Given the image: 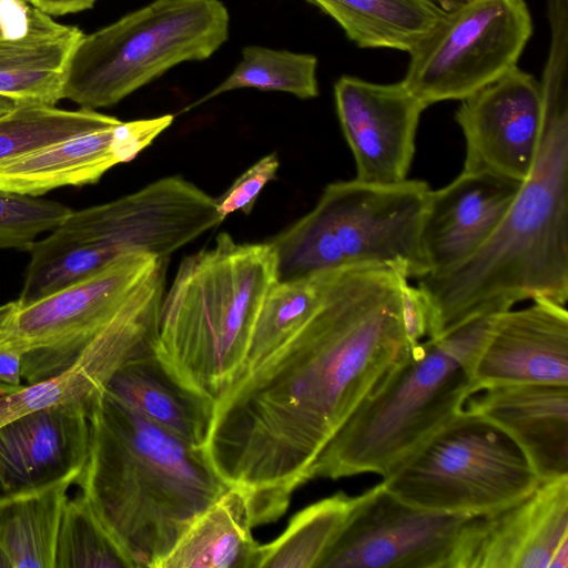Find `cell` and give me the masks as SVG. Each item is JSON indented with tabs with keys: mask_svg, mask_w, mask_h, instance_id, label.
I'll return each mask as SVG.
<instances>
[{
	"mask_svg": "<svg viewBox=\"0 0 568 568\" xmlns=\"http://www.w3.org/2000/svg\"><path fill=\"white\" fill-rule=\"evenodd\" d=\"M316 276L311 316L214 402L202 447L219 476L246 493L254 527L286 511L326 443L412 347L404 273L371 265Z\"/></svg>",
	"mask_w": 568,
	"mask_h": 568,
	"instance_id": "obj_1",
	"label": "cell"
},
{
	"mask_svg": "<svg viewBox=\"0 0 568 568\" xmlns=\"http://www.w3.org/2000/svg\"><path fill=\"white\" fill-rule=\"evenodd\" d=\"M542 126L536 159L499 225L457 266L418 278L429 338L525 300H568V79L539 81Z\"/></svg>",
	"mask_w": 568,
	"mask_h": 568,
	"instance_id": "obj_2",
	"label": "cell"
},
{
	"mask_svg": "<svg viewBox=\"0 0 568 568\" xmlns=\"http://www.w3.org/2000/svg\"><path fill=\"white\" fill-rule=\"evenodd\" d=\"M90 448L77 484L134 564L156 568L229 486L202 447L103 389L89 408Z\"/></svg>",
	"mask_w": 568,
	"mask_h": 568,
	"instance_id": "obj_3",
	"label": "cell"
},
{
	"mask_svg": "<svg viewBox=\"0 0 568 568\" xmlns=\"http://www.w3.org/2000/svg\"><path fill=\"white\" fill-rule=\"evenodd\" d=\"M497 315L412 346L326 443L311 479L385 477L448 426L478 392L471 364Z\"/></svg>",
	"mask_w": 568,
	"mask_h": 568,
	"instance_id": "obj_4",
	"label": "cell"
},
{
	"mask_svg": "<svg viewBox=\"0 0 568 568\" xmlns=\"http://www.w3.org/2000/svg\"><path fill=\"white\" fill-rule=\"evenodd\" d=\"M278 282L268 243L215 244L182 260L159 316L155 353L186 387L215 402L241 376L261 305Z\"/></svg>",
	"mask_w": 568,
	"mask_h": 568,
	"instance_id": "obj_5",
	"label": "cell"
},
{
	"mask_svg": "<svg viewBox=\"0 0 568 568\" xmlns=\"http://www.w3.org/2000/svg\"><path fill=\"white\" fill-rule=\"evenodd\" d=\"M432 189L422 180L328 184L315 207L273 236L278 281L355 266L386 265L408 278L428 274L422 227Z\"/></svg>",
	"mask_w": 568,
	"mask_h": 568,
	"instance_id": "obj_6",
	"label": "cell"
},
{
	"mask_svg": "<svg viewBox=\"0 0 568 568\" xmlns=\"http://www.w3.org/2000/svg\"><path fill=\"white\" fill-rule=\"evenodd\" d=\"M220 0H154L77 43L62 99L95 110L119 103L176 64L210 58L229 38Z\"/></svg>",
	"mask_w": 568,
	"mask_h": 568,
	"instance_id": "obj_7",
	"label": "cell"
},
{
	"mask_svg": "<svg viewBox=\"0 0 568 568\" xmlns=\"http://www.w3.org/2000/svg\"><path fill=\"white\" fill-rule=\"evenodd\" d=\"M383 478L385 488L409 505L469 516L499 511L540 484L516 444L465 408Z\"/></svg>",
	"mask_w": 568,
	"mask_h": 568,
	"instance_id": "obj_8",
	"label": "cell"
},
{
	"mask_svg": "<svg viewBox=\"0 0 568 568\" xmlns=\"http://www.w3.org/2000/svg\"><path fill=\"white\" fill-rule=\"evenodd\" d=\"M532 30L525 0H469L408 52L402 82L427 108L463 100L516 67Z\"/></svg>",
	"mask_w": 568,
	"mask_h": 568,
	"instance_id": "obj_9",
	"label": "cell"
},
{
	"mask_svg": "<svg viewBox=\"0 0 568 568\" xmlns=\"http://www.w3.org/2000/svg\"><path fill=\"white\" fill-rule=\"evenodd\" d=\"M159 260L143 252L123 254L78 282L18 305L0 333V351L22 355L27 384L64 372Z\"/></svg>",
	"mask_w": 568,
	"mask_h": 568,
	"instance_id": "obj_10",
	"label": "cell"
},
{
	"mask_svg": "<svg viewBox=\"0 0 568 568\" xmlns=\"http://www.w3.org/2000/svg\"><path fill=\"white\" fill-rule=\"evenodd\" d=\"M223 220L216 199L181 176H166L118 200L72 211L51 235L105 262L134 252L168 260Z\"/></svg>",
	"mask_w": 568,
	"mask_h": 568,
	"instance_id": "obj_11",
	"label": "cell"
},
{
	"mask_svg": "<svg viewBox=\"0 0 568 568\" xmlns=\"http://www.w3.org/2000/svg\"><path fill=\"white\" fill-rule=\"evenodd\" d=\"M471 517L409 505L381 483L361 494L320 568H458Z\"/></svg>",
	"mask_w": 568,
	"mask_h": 568,
	"instance_id": "obj_12",
	"label": "cell"
},
{
	"mask_svg": "<svg viewBox=\"0 0 568 568\" xmlns=\"http://www.w3.org/2000/svg\"><path fill=\"white\" fill-rule=\"evenodd\" d=\"M164 293V282L148 276L68 369L37 383L0 389V426L22 414L59 404H84L90 408L123 363L155 349Z\"/></svg>",
	"mask_w": 568,
	"mask_h": 568,
	"instance_id": "obj_13",
	"label": "cell"
},
{
	"mask_svg": "<svg viewBox=\"0 0 568 568\" xmlns=\"http://www.w3.org/2000/svg\"><path fill=\"white\" fill-rule=\"evenodd\" d=\"M460 101L455 120L466 142L463 171L523 183L532 169L542 126L539 81L516 65Z\"/></svg>",
	"mask_w": 568,
	"mask_h": 568,
	"instance_id": "obj_14",
	"label": "cell"
},
{
	"mask_svg": "<svg viewBox=\"0 0 568 568\" xmlns=\"http://www.w3.org/2000/svg\"><path fill=\"white\" fill-rule=\"evenodd\" d=\"M334 99L355 161V179L379 185L407 180L427 106L402 81L381 84L353 75L335 82Z\"/></svg>",
	"mask_w": 568,
	"mask_h": 568,
	"instance_id": "obj_15",
	"label": "cell"
},
{
	"mask_svg": "<svg viewBox=\"0 0 568 568\" xmlns=\"http://www.w3.org/2000/svg\"><path fill=\"white\" fill-rule=\"evenodd\" d=\"M568 475L542 481L499 511L474 516L458 568H567Z\"/></svg>",
	"mask_w": 568,
	"mask_h": 568,
	"instance_id": "obj_16",
	"label": "cell"
},
{
	"mask_svg": "<svg viewBox=\"0 0 568 568\" xmlns=\"http://www.w3.org/2000/svg\"><path fill=\"white\" fill-rule=\"evenodd\" d=\"M88 414L84 404H59L2 424L0 501L77 483L89 457Z\"/></svg>",
	"mask_w": 568,
	"mask_h": 568,
	"instance_id": "obj_17",
	"label": "cell"
},
{
	"mask_svg": "<svg viewBox=\"0 0 568 568\" xmlns=\"http://www.w3.org/2000/svg\"><path fill=\"white\" fill-rule=\"evenodd\" d=\"M478 392L510 384L568 386V312L547 300L499 313L471 364Z\"/></svg>",
	"mask_w": 568,
	"mask_h": 568,
	"instance_id": "obj_18",
	"label": "cell"
},
{
	"mask_svg": "<svg viewBox=\"0 0 568 568\" xmlns=\"http://www.w3.org/2000/svg\"><path fill=\"white\" fill-rule=\"evenodd\" d=\"M520 185L486 172L462 171L444 187L432 190L422 227L428 274L446 272L475 254L499 225Z\"/></svg>",
	"mask_w": 568,
	"mask_h": 568,
	"instance_id": "obj_19",
	"label": "cell"
},
{
	"mask_svg": "<svg viewBox=\"0 0 568 568\" xmlns=\"http://www.w3.org/2000/svg\"><path fill=\"white\" fill-rule=\"evenodd\" d=\"M481 392L465 409L503 430L540 483L568 475V386L510 384Z\"/></svg>",
	"mask_w": 568,
	"mask_h": 568,
	"instance_id": "obj_20",
	"label": "cell"
},
{
	"mask_svg": "<svg viewBox=\"0 0 568 568\" xmlns=\"http://www.w3.org/2000/svg\"><path fill=\"white\" fill-rule=\"evenodd\" d=\"M103 390L191 445L203 447L214 402L179 382L155 351L123 363Z\"/></svg>",
	"mask_w": 568,
	"mask_h": 568,
	"instance_id": "obj_21",
	"label": "cell"
},
{
	"mask_svg": "<svg viewBox=\"0 0 568 568\" xmlns=\"http://www.w3.org/2000/svg\"><path fill=\"white\" fill-rule=\"evenodd\" d=\"M121 122L0 161V189L40 196L61 186L98 182L114 165L126 163L120 145Z\"/></svg>",
	"mask_w": 568,
	"mask_h": 568,
	"instance_id": "obj_22",
	"label": "cell"
},
{
	"mask_svg": "<svg viewBox=\"0 0 568 568\" xmlns=\"http://www.w3.org/2000/svg\"><path fill=\"white\" fill-rule=\"evenodd\" d=\"M83 34L34 7L23 32L0 37V95L55 105L62 99L68 62Z\"/></svg>",
	"mask_w": 568,
	"mask_h": 568,
	"instance_id": "obj_23",
	"label": "cell"
},
{
	"mask_svg": "<svg viewBox=\"0 0 568 568\" xmlns=\"http://www.w3.org/2000/svg\"><path fill=\"white\" fill-rule=\"evenodd\" d=\"M247 496L231 486L201 513L156 568H257Z\"/></svg>",
	"mask_w": 568,
	"mask_h": 568,
	"instance_id": "obj_24",
	"label": "cell"
},
{
	"mask_svg": "<svg viewBox=\"0 0 568 568\" xmlns=\"http://www.w3.org/2000/svg\"><path fill=\"white\" fill-rule=\"evenodd\" d=\"M364 49L409 52L443 18L429 0H307Z\"/></svg>",
	"mask_w": 568,
	"mask_h": 568,
	"instance_id": "obj_25",
	"label": "cell"
},
{
	"mask_svg": "<svg viewBox=\"0 0 568 568\" xmlns=\"http://www.w3.org/2000/svg\"><path fill=\"white\" fill-rule=\"evenodd\" d=\"M68 487L0 501V568H53Z\"/></svg>",
	"mask_w": 568,
	"mask_h": 568,
	"instance_id": "obj_26",
	"label": "cell"
},
{
	"mask_svg": "<svg viewBox=\"0 0 568 568\" xmlns=\"http://www.w3.org/2000/svg\"><path fill=\"white\" fill-rule=\"evenodd\" d=\"M359 499L339 491L300 510L277 538L260 546L257 568H320Z\"/></svg>",
	"mask_w": 568,
	"mask_h": 568,
	"instance_id": "obj_27",
	"label": "cell"
},
{
	"mask_svg": "<svg viewBox=\"0 0 568 568\" xmlns=\"http://www.w3.org/2000/svg\"><path fill=\"white\" fill-rule=\"evenodd\" d=\"M120 122L90 109L70 111L54 105L20 103L0 116V161Z\"/></svg>",
	"mask_w": 568,
	"mask_h": 568,
	"instance_id": "obj_28",
	"label": "cell"
},
{
	"mask_svg": "<svg viewBox=\"0 0 568 568\" xmlns=\"http://www.w3.org/2000/svg\"><path fill=\"white\" fill-rule=\"evenodd\" d=\"M318 297L316 274L273 285L256 316L241 376L266 361L300 329L316 307Z\"/></svg>",
	"mask_w": 568,
	"mask_h": 568,
	"instance_id": "obj_29",
	"label": "cell"
},
{
	"mask_svg": "<svg viewBox=\"0 0 568 568\" xmlns=\"http://www.w3.org/2000/svg\"><path fill=\"white\" fill-rule=\"evenodd\" d=\"M316 71L317 59L313 54L247 45L231 74L189 109L222 93L246 88L313 99L318 95Z\"/></svg>",
	"mask_w": 568,
	"mask_h": 568,
	"instance_id": "obj_30",
	"label": "cell"
},
{
	"mask_svg": "<svg viewBox=\"0 0 568 568\" xmlns=\"http://www.w3.org/2000/svg\"><path fill=\"white\" fill-rule=\"evenodd\" d=\"M135 568L80 493L62 509L53 568Z\"/></svg>",
	"mask_w": 568,
	"mask_h": 568,
	"instance_id": "obj_31",
	"label": "cell"
},
{
	"mask_svg": "<svg viewBox=\"0 0 568 568\" xmlns=\"http://www.w3.org/2000/svg\"><path fill=\"white\" fill-rule=\"evenodd\" d=\"M72 211L52 200L0 189V248L28 252L38 235L59 227Z\"/></svg>",
	"mask_w": 568,
	"mask_h": 568,
	"instance_id": "obj_32",
	"label": "cell"
},
{
	"mask_svg": "<svg viewBox=\"0 0 568 568\" xmlns=\"http://www.w3.org/2000/svg\"><path fill=\"white\" fill-rule=\"evenodd\" d=\"M280 162L274 153L255 162L233 184L216 199L217 211L222 220L233 212L250 214L265 186L276 176Z\"/></svg>",
	"mask_w": 568,
	"mask_h": 568,
	"instance_id": "obj_33",
	"label": "cell"
},
{
	"mask_svg": "<svg viewBox=\"0 0 568 568\" xmlns=\"http://www.w3.org/2000/svg\"><path fill=\"white\" fill-rule=\"evenodd\" d=\"M399 298L404 332L410 346H414L428 336L429 304L422 288L410 285L406 276L399 281Z\"/></svg>",
	"mask_w": 568,
	"mask_h": 568,
	"instance_id": "obj_34",
	"label": "cell"
},
{
	"mask_svg": "<svg viewBox=\"0 0 568 568\" xmlns=\"http://www.w3.org/2000/svg\"><path fill=\"white\" fill-rule=\"evenodd\" d=\"M34 7L28 0H0V37L23 32Z\"/></svg>",
	"mask_w": 568,
	"mask_h": 568,
	"instance_id": "obj_35",
	"label": "cell"
},
{
	"mask_svg": "<svg viewBox=\"0 0 568 568\" xmlns=\"http://www.w3.org/2000/svg\"><path fill=\"white\" fill-rule=\"evenodd\" d=\"M22 355L13 351H0V389H12L23 385Z\"/></svg>",
	"mask_w": 568,
	"mask_h": 568,
	"instance_id": "obj_36",
	"label": "cell"
},
{
	"mask_svg": "<svg viewBox=\"0 0 568 568\" xmlns=\"http://www.w3.org/2000/svg\"><path fill=\"white\" fill-rule=\"evenodd\" d=\"M49 16H61L90 9L97 0H28Z\"/></svg>",
	"mask_w": 568,
	"mask_h": 568,
	"instance_id": "obj_37",
	"label": "cell"
},
{
	"mask_svg": "<svg viewBox=\"0 0 568 568\" xmlns=\"http://www.w3.org/2000/svg\"><path fill=\"white\" fill-rule=\"evenodd\" d=\"M18 301H11L3 305H0V333L6 327L8 321L18 308Z\"/></svg>",
	"mask_w": 568,
	"mask_h": 568,
	"instance_id": "obj_38",
	"label": "cell"
},
{
	"mask_svg": "<svg viewBox=\"0 0 568 568\" xmlns=\"http://www.w3.org/2000/svg\"><path fill=\"white\" fill-rule=\"evenodd\" d=\"M444 11H452L469 0H429Z\"/></svg>",
	"mask_w": 568,
	"mask_h": 568,
	"instance_id": "obj_39",
	"label": "cell"
},
{
	"mask_svg": "<svg viewBox=\"0 0 568 568\" xmlns=\"http://www.w3.org/2000/svg\"><path fill=\"white\" fill-rule=\"evenodd\" d=\"M19 104H20V102H18L14 99H11V98L4 97V95H0V116L10 112Z\"/></svg>",
	"mask_w": 568,
	"mask_h": 568,
	"instance_id": "obj_40",
	"label": "cell"
}]
</instances>
